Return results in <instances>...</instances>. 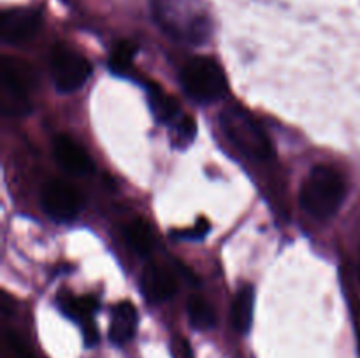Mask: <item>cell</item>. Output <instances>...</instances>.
Segmentation results:
<instances>
[{
	"mask_svg": "<svg viewBox=\"0 0 360 358\" xmlns=\"http://www.w3.org/2000/svg\"><path fill=\"white\" fill-rule=\"evenodd\" d=\"M151 13L165 35L200 46L213 34V20L202 0H151Z\"/></svg>",
	"mask_w": 360,
	"mask_h": 358,
	"instance_id": "6da1fadb",
	"label": "cell"
},
{
	"mask_svg": "<svg viewBox=\"0 0 360 358\" xmlns=\"http://www.w3.org/2000/svg\"><path fill=\"white\" fill-rule=\"evenodd\" d=\"M345 197H347V185L343 175L333 167L316 165L302 185L299 202L309 216L326 221L340 211Z\"/></svg>",
	"mask_w": 360,
	"mask_h": 358,
	"instance_id": "7a4b0ae2",
	"label": "cell"
},
{
	"mask_svg": "<svg viewBox=\"0 0 360 358\" xmlns=\"http://www.w3.org/2000/svg\"><path fill=\"white\" fill-rule=\"evenodd\" d=\"M220 125L227 139L253 160L266 161L273 158L274 147L262 126L255 121L246 109L239 105H231L220 114Z\"/></svg>",
	"mask_w": 360,
	"mask_h": 358,
	"instance_id": "3957f363",
	"label": "cell"
},
{
	"mask_svg": "<svg viewBox=\"0 0 360 358\" xmlns=\"http://www.w3.org/2000/svg\"><path fill=\"white\" fill-rule=\"evenodd\" d=\"M181 86L192 100L211 104L220 100L227 91V77L213 58L197 56L183 67Z\"/></svg>",
	"mask_w": 360,
	"mask_h": 358,
	"instance_id": "277c9868",
	"label": "cell"
},
{
	"mask_svg": "<svg viewBox=\"0 0 360 358\" xmlns=\"http://www.w3.org/2000/svg\"><path fill=\"white\" fill-rule=\"evenodd\" d=\"M53 84L60 93H72L86 84L91 76V63L67 46H55L49 60Z\"/></svg>",
	"mask_w": 360,
	"mask_h": 358,
	"instance_id": "5b68a950",
	"label": "cell"
},
{
	"mask_svg": "<svg viewBox=\"0 0 360 358\" xmlns=\"http://www.w3.org/2000/svg\"><path fill=\"white\" fill-rule=\"evenodd\" d=\"M27 74L18 67L14 60L4 58L0 65V105L9 116H23L30 112V98H28Z\"/></svg>",
	"mask_w": 360,
	"mask_h": 358,
	"instance_id": "8992f818",
	"label": "cell"
},
{
	"mask_svg": "<svg viewBox=\"0 0 360 358\" xmlns=\"http://www.w3.org/2000/svg\"><path fill=\"white\" fill-rule=\"evenodd\" d=\"M42 207L55 221H70L79 213L81 200L72 186L60 179H51L42 192Z\"/></svg>",
	"mask_w": 360,
	"mask_h": 358,
	"instance_id": "52a82bcc",
	"label": "cell"
},
{
	"mask_svg": "<svg viewBox=\"0 0 360 358\" xmlns=\"http://www.w3.org/2000/svg\"><path fill=\"white\" fill-rule=\"evenodd\" d=\"M41 28V14L30 7H14L0 16V37L7 44H20L34 37Z\"/></svg>",
	"mask_w": 360,
	"mask_h": 358,
	"instance_id": "ba28073f",
	"label": "cell"
},
{
	"mask_svg": "<svg viewBox=\"0 0 360 358\" xmlns=\"http://www.w3.org/2000/svg\"><path fill=\"white\" fill-rule=\"evenodd\" d=\"M53 154L56 161L67 172L76 175H86L94 172V161L86 151L69 135H58L53 140Z\"/></svg>",
	"mask_w": 360,
	"mask_h": 358,
	"instance_id": "9c48e42d",
	"label": "cell"
},
{
	"mask_svg": "<svg viewBox=\"0 0 360 358\" xmlns=\"http://www.w3.org/2000/svg\"><path fill=\"white\" fill-rule=\"evenodd\" d=\"M141 286H143L144 295L150 302L160 304V302L169 300L176 293V277L169 269L158 263H151L144 269L143 277H141Z\"/></svg>",
	"mask_w": 360,
	"mask_h": 358,
	"instance_id": "30bf717a",
	"label": "cell"
},
{
	"mask_svg": "<svg viewBox=\"0 0 360 358\" xmlns=\"http://www.w3.org/2000/svg\"><path fill=\"white\" fill-rule=\"evenodd\" d=\"M137 309L130 302H120L111 314V325H109V339L116 346H125L134 339L137 330Z\"/></svg>",
	"mask_w": 360,
	"mask_h": 358,
	"instance_id": "8fae6325",
	"label": "cell"
},
{
	"mask_svg": "<svg viewBox=\"0 0 360 358\" xmlns=\"http://www.w3.org/2000/svg\"><path fill=\"white\" fill-rule=\"evenodd\" d=\"M253 305H255V291L250 284H243L236 293L232 302V326L238 333L246 336L252 329L253 321Z\"/></svg>",
	"mask_w": 360,
	"mask_h": 358,
	"instance_id": "7c38bea8",
	"label": "cell"
},
{
	"mask_svg": "<svg viewBox=\"0 0 360 358\" xmlns=\"http://www.w3.org/2000/svg\"><path fill=\"white\" fill-rule=\"evenodd\" d=\"M58 305L65 316L74 321L84 325L91 323V314L97 311V302L91 297H74V295H62L58 298Z\"/></svg>",
	"mask_w": 360,
	"mask_h": 358,
	"instance_id": "4fadbf2b",
	"label": "cell"
},
{
	"mask_svg": "<svg viewBox=\"0 0 360 358\" xmlns=\"http://www.w3.org/2000/svg\"><path fill=\"white\" fill-rule=\"evenodd\" d=\"M150 98V107L153 111V116L160 123H169L179 114V104L172 95L165 93L162 88L151 86L148 91Z\"/></svg>",
	"mask_w": 360,
	"mask_h": 358,
	"instance_id": "5bb4252c",
	"label": "cell"
},
{
	"mask_svg": "<svg viewBox=\"0 0 360 358\" xmlns=\"http://www.w3.org/2000/svg\"><path fill=\"white\" fill-rule=\"evenodd\" d=\"M127 241H129L130 248L137 253L139 256L151 255L155 246L153 230L150 225L144 220H134L132 223L127 227Z\"/></svg>",
	"mask_w": 360,
	"mask_h": 358,
	"instance_id": "9a60e30c",
	"label": "cell"
},
{
	"mask_svg": "<svg viewBox=\"0 0 360 358\" xmlns=\"http://www.w3.org/2000/svg\"><path fill=\"white\" fill-rule=\"evenodd\" d=\"M186 311H188V318L193 329L211 330L217 325V314H214L213 305L204 297H199V295L190 297Z\"/></svg>",
	"mask_w": 360,
	"mask_h": 358,
	"instance_id": "2e32d148",
	"label": "cell"
},
{
	"mask_svg": "<svg viewBox=\"0 0 360 358\" xmlns=\"http://www.w3.org/2000/svg\"><path fill=\"white\" fill-rule=\"evenodd\" d=\"M136 53H137V46L134 44V42H129V41L120 42L111 55V62H109L111 70H115L116 74L127 72V69H129L130 63H132Z\"/></svg>",
	"mask_w": 360,
	"mask_h": 358,
	"instance_id": "e0dca14e",
	"label": "cell"
},
{
	"mask_svg": "<svg viewBox=\"0 0 360 358\" xmlns=\"http://www.w3.org/2000/svg\"><path fill=\"white\" fill-rule=\"evenodd\" d=\"M197 135L195 119L192 116H181L174 126V146L186 147L193 142Z\"/></svg>",
	"mask_w": 360,
	"mask_h": 358,
	"instance_id": "ac0fdd59",
	"label": "cell"
},
{
	"mask_svg": "<svg viewBox=\"0 0 360 358\" xmlns=\"http://www.w3.org/2000/svg\"><path fill=\"white\" fill-rule=\"evenodd\" d=\"M210 223L206 220H199L192 228H181V230H174L172 235L179 239H202L204 235L210 232Z\"/></svg>",
	"mask_w": 360,
	"mask_h": 358,
	"instance_id": "d6986e66",
	"label": "cell"
},
{
	"mask_svg": "<svg viewBox=\"0 0 360 358\" xmlns=\"http://www.w3.org/2000/svg\"><path fill=\"white\" fill-rule=\"evenodd\" d=\"M7 343H9L11 350H13V353L16 354L18 358H35L34 353L25 346L23 340H21L14 332H7Z\"/></svg>",
	"mask_w": 360,
	"mask_h": 358,
	"instance_id": "ffe728a7",
	"label": "cell"
}]
</instances>
